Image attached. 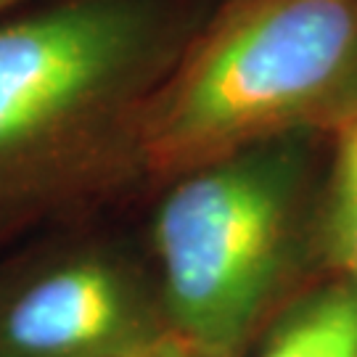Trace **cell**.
Wrapping results in <instances>:
<instances>
[{"mask_svg":"<svg viewBox=\"0 0 357 357\" xmlns=\"http://www.w3.org/2000/svg\"><path fill=\"white\" fill-rule=\"evenodd\" d=\"M114 357H206V355H202L185 339H180L178 333L167 331L149 339V342H143V344L132 347L128 352H119Z\"/></svg>","mask_w":357,"mask_h":357,"instance_id":"52a82bcc","label":"cell"},{"mask_svg":"<svg viewBox=\"0 0 357 357\" xmlns=\"http://www.w3.org/2000/svg\"><path fill=\"white\" fill-rule=\"evenodd\" d=\"M26 3H32V0H0V13L13 11V8H19V6H26Z\"/></svg>","mask_w":357,"mask_h":357,"instance_id":"ba28073f","label":"cell"},{"mask_svg":"<svg viewBox=\"0 0 357 357\" xmlns=\"http://www.w3.org/2000/svg\"><path fill=\"white\" fill-rule=\"evenodd\" d=\"M333 165L326 238L344 283L357 291V103L333 122Z\"/></svg>","mask_w":357,"mask_h":357,"instance_id":"8992f818","label":"cell"},{"mask_svg":"<svg viewBox=\"0 0 357 357\" xmlns=\"http://www.w3.org/2000/svg\"><path fill=\"white\" fill-rule=\"evenodd\" d=\"M262 357H357V291L342 281L310 296L283 320Z\"/></svg>","mask_w":357,"mask_h":357,"instance_id":"5b68a950","label":"cell"},{"mask_svg":"<svg viewBox=\"0 0 357 357\" xmlns=\"http://www.w3.org/2000/svg\"><path fill=\"white\" fill-rule=\"evenodd\" d=\"M159 312L122 259L64 257L0 291V357H114L159 336Z\"/></svg>","mask_w":357,"mask_h":357,"instance_id":"277c9868","label":"cell"},{"mask_svg":"<svg viewBox=\"0 0 357 357\" xmlns=\"http://www.w3.org/2000/svg\"><path fill=\"white\" fill-rule=\"evenodd\" d=\"M312 132L246 146L175 175L156 209L159 302L169 331L230 357L278 281Z\"/></svg>","mask_w":357,"mask_h":357,"instance_id":"3957f363","label":"cell"},{"mask_svg":"<svg viewBox=\"0 0 357 357\" xmlns=\"http://www.w3.org/2000/svg\"><path fill=\"white\" fill-rule=\"evenodd\" d=\"M202 16L196 0H32L0 13V191L135 149Z\"/></svg>","mask_w":357,"mask_h":357,"instance_id":"6da1fadb","label":"cell"},{"mask_svg":"<svg viewBox=\"0 0 357 357\" xmlns=\"http://www.w3.org/2000/svg\"><path fill=\"white\" fill-rule=\"evenodd\" d=\"M357 103V0H225L204 19L135 132L146 167L180 175Z\"/></svg>","mask_w":357,"mask_h":357,"instance_id":"7a4b0ae2","label":"cell"}]
</instances>
